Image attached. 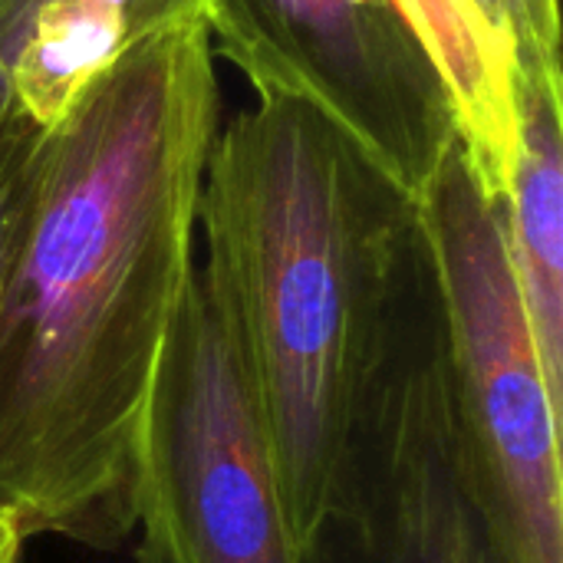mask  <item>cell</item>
Returning <instances> with one entry per match:
<instances>
[{
    "label": "cell",
    "instance_id": "obj_1",
    "mask_svg": "<svg viewBox=\"0 0 563 563\" xmlns=\"http://www.w3.org/2000/svg\"><path fill=\"white\" fill-rule=\"evenodd\" d=\"M205 16L132 46L46 132L0 300V518L23 541L132 534L152 373L198 267L221 125Z\"/></svg>",
    "mask_w": 563,
    "mask_h": 563
},
{
    "label": "cell",
    "instance_id": "obj_5",
    "mask_svg": "<svg viewBox=\"0 0 563 563\" xmlns=\"http://www.w3.org/2000/svg\"><path fill=\"white\" fill-rule=\"evenodd\" d=\"M300 563H515L462 445L435 271L399 320L360 439Z\"/></svg>",
    "mask_w": 563,
    "mask_h": 563
},
{
    "label": "cell",
    "instance_id": "obj_9",
    "mask_svg": "<svg viewBox=\"0 0 563 563\" xmlns=\"http://www.w3.org/2000/svg\"><path fill=\"white\" fill-rule=\"evenodd\" d=\"M495 205L548 373L563 389L561 59H538L521 73L515 158Z\"/></svg>",
    "mask_w": 563,
    "mask_h": 563
},
{
    "label": "cell",
    "instance_id": "obj_3",
    "mask_svg": "<svg viewBox=\"0 0 563 563\" xmlns=\"http://www.w3.org/2000/svg\"><path fill=\"white\" fill-rule=\"evenodd\" d=\"M445 369L482 501L515 563H563L561 402L495 198L462 139L419 195Z\"/></svg>",
    "mask_w": 563,
    "mask_h": 563
},
{
    "label": "cell",
    "instance_id": "obj_11",
    "mask_svg": "<svg viewBox=\"0 0 563 563\" xmlns=\"http://www.w3.org/2000/svg\"><path fill=\"white\" fill-rule=\"evenodd\" d=\"M525 16L531 23V33L538 40V46L548 56H561V13H558V0H521Z\"/></svg>",
    "mask_w": 563,
    "mask_h": 563
},
{
    "label": "cell",
    "instance_id": "obj_12",
    "mask_svg": "<svg viewBox=\"0 0 563 563\" xmlns=\"http://www.w3.org/2000/svg\"><path fill=\"white\" fill-rule=\"evenodd\" d=\"M23 534L16 531L13 521L0 518V563H20L23 561Z\"/></svg>",
    "mask_w": 563,
    "mask_h": 563
},
{
    "label": "cell",
    "instance_id": "obj_10",
    "mask_svg": "<svg viewBox=\"0 0 563 563\" xmlns=\"http://www.w3.org/2000/svg\"><path fill=\"white\" fill-rule=\"evenodd\" d=\"M46 132L23 119L0 92V300L26 234Z\"/></svg>",
    "mask_w": 563,
    "mask_h": 563
},
{
    "label": "cell",
    "instance_id": "obj_8",
    "mask_svg": "<svg viewBox=\"0 0 563 563\" xmlns=\"http://www.w3.org/2000/svg\"><path fill=\"white\" fill-rule=\"evenodd\" d=\"M435 59L459 119V139L492 198L505 188L518 142V86L548 56L521 0H399Z\"/></svg>",
    "mask_w": 563,
    "mask_h": 563
},
{
    "label": "cell",
    "instance_id": "obj_2",
    "mask_svg": "<svg viewBox=\"0 0 563 563\" xmlns=\"http://www.w3.org/2000/svg\"><path fill=\"white\" fill-rule=\"evenodd\" d=\"M198 264L303 544L333 501L399 320L432 271L422 208L310 106L257 96L208 152Z\"/></svg>",
    "mask_w": 563,
    "mask_h": 563
},
{
    "label": "cell",
    "instance_id": "obj_6",
    "mask_svg": "<svg viewBox=\"0 0 563 563\" xmlns=\"http://www.w3.org/2000/svg\"><path fill=\"white\" fill-rule=\"evenodd\" d=\"M214 53L257 96L310 106L416 198L459 119L399 0H205Z\"/></svg>",
    "mask_w": 563,
    "mask_h": 563
},
{
    "label": "cell",
    "instance_id": "obj_7",
    "mask_svg": "<svg viewBox=\"0 0 563 563\" xmlns=\"http://www.w3.org/2000/svg\"><path fill=\"white\" fill-rule=\"evenodd\" d=\"M205 16V0H0V92L49 132L132 46Z\"/></svg>",
    "mask_w": 563,
    "mask_h": 563
},
{
    "label": "cell",
    "instance_id": "obj_4",
    "mask_svg": "<svg viewBox=\"0 0 563 563\" xmlns=\"http://www.w3.org/2000/svg\"><path fill=\"white\" fill-rule=\"evenodd\" d=\"M132 528L139 563H300L251 386L198 267L145 396Z\"/></svg>",
    "mask_w": 563,
    "mask_h": 563
}]
</instances>
